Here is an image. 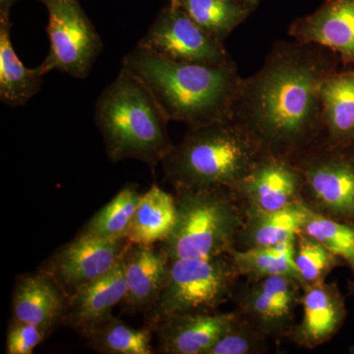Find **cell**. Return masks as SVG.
Returning <instances> with one entry per match:
<instances>
[{"label": "cell", "mask_w": 354, "mask_h": 354, "mask_svg": "<svg viewBox=\"0 0 354 354\" xmlns=\"http://www.w3.org/2000/svg\"><path fill=\"white\" fill-rule=\"evenodd\" d=\"M321 48L279 46L257 74L241 81L230 120L266 153L291 160L323 141L321 88L335 67Z\"/></svg>", "instance_id": "1"}, {"label": "cell", "mask_w": 354, "mask_h": 354, "mask_svg": "<svg viewBox=\"0 0 354 354\" xmlns=\"http://www.w3.org/2000/svg\"><path fill=\"white\" fill-rule=\"evenodd\" d=\"M122 67L145 84L169 120L195 128L232 118L241 83L232 62H174L136 46L123 57Z\"/></svg>", "instance_id": "2"}, {"label": "cell", "mask_w": 354, "mask_h": 354, "mask_svg": "<svg viewBox=\"0 0 354 354\" xmlns=\"http://www.w3.org/2000/svg\"><path fill=\"white\" fill-rule=\"evenodd\" d=\"M95 120L114 164L136 160L155 171L174 148L169 120L145 84L124 67L100 95Z\"/></svg>", "instance_id": "3"}, {"label": "cell", "mask_w": 354, "mask_h": 354, "mask_svg": "<svg viewBox=\"0 0 354 354\" xmlns=\"http://www.w3.org/2000/svg\"><path fill=\"white\" fill-rule=\"evenodd\" d=\"M265 153L241 124L227 120L189 128L162 165L172 187L232 190Z\"/></svg>", "instance_id": "4"}, {"label": "cell", "mask_w": 354, "mask_h": 354, "mask_svg": "<svg viewBox=\"0 0 354 354\" xmlns=\"http://www.w3.org/2000/svg\"><path fill=\"white\" fill-rule=\"evenodd\" d=\"M174 188L176 227L158 244L169 261L214 257L236 247L245 215L227 188Z\"/></svg>", "instance_id": "5"}, {"label": "cell", "mask_w": 354, "mask_h": 354, "mask_svg": "<svg viewBox=\"0 0 354 354\" xmlns=\"http://www.w3.org/2000/svg\"><path fill=\"white\" fill-rule=\"evenodd\" d=\"M239 274L230 254L169 261L157 305L145 316L152 328L162 317L177 313H211L234 298Z\"/></svg>", "instance_id": "6"}, {"label": "cell", "mask_w": 354, "mask_h": 354, "mask_svg": "<svg viewBox=\"0 0 354 354\" xmlns=\"http://www.w3.org/2000/svg\"><path fill=\"white\" fill-rule=\"evenodd\" d=\"M291 160L301 174L304 204L321 215L354 223V146L322 141Z\"/></svg>", "instance_id": "7"}, {"label": "cell", "mask_w": 354, "mask_h": 354, "mask_svg": "<svg viewBox=\"0 0 354 354\" xmlns=\"http://www.w3.org/2000/svg\"><path fill=\"white\" fill-rule=\"evenodd\" d=\"M48 9L50 53L39 65L44 75L59 70L87 78L102 50V41L79 0H39Z\"/></svg>", "instance_id": "8"}, {"label": "cell", "mask_w": 354, "mask_h": 354, "mask_svg": "<svg viewBox=\"0 0 354 354\" xmlns=\"http://www.w3.org/2000/svg\"><path fill=\"white\" fill-rule=\"evenodd\" d=\"M137 46L174 62L209 65L230 62L221 39L200 27L176 0L158 13Z\"/></svg>", "instance_id": "9"}, {"label": "cell", "mask_w": 354, "mask_h": 354, "mask_svg": "<svg viewBox=\"0 0 354 354\" xmlns=\"http://www.w3.org/2000/svg\"><path fill=\"white\" fill-rule=\"evenodd\" d=\"M302 286L297 278L278 274L247 283L235 290V311L253 324L270 339L279 344L288 337L295 325V314L300 306Z\"/></svg>", "instance_id": "10"}, {"label": "cell", "mask_w": 354, "mask_h": 354, "mask_svg": "<svg viewBox=\"0 0 354 354\" xmlns=\"http://www.w3.org/2000/svg\"><path fill=\"white\" fill-rule=\"evenodd\" d=\"M131 244L128 239L108 241L79 232L39 269L50 274L70 295L113 270Z\"/></svg>", "instance_id": "11"}, {"label": "cell", "mask_w": 354, "mask_h": 354, "mask_svg": "<svg viewBox=\"0 0 354 354\" xmlns=\"http://www.w3.org/2000/svg\"><path fill=\"white\" fill-rule=\"evenodd\" d=\"M302 189L301 174L292 160L265 153L230 191L245 215L304 202Z\"/></svg>", "instance_id": "12"}, {"label": "cell", "mask_w": 354, "mask_h": 354, "mask_svg": "<svg viewBox=\"0 0 354 354\" xmlns=\"http://www.w3.org/2000/svg\"><path fill=\"white\" fill-rule=\"evenodd\" d=\"M302 318L288 339L302 348L313 349L330 342L346 319V300L335 283L302 286Z\"/></svg>", "instance_id": "13"}, {"label": "cell", "mask_w": 354, "mask_h": 354, "mask_svg": "<svg viewBox=\"0 0 354 354\" xmlns=\"http://www.w3.org/2000/svg\"><path fill=\"white\" fill-rule=\"evenodd\" d=\"M235 311L177 313L162 317L153 326L158 351L162 354H207L223 337Z\"/></svg>", "instance_id": "14"}, {"label": "cell", "mask_w": 354, "mask_h": 354, "mask_svg": "<svg viewBox=\"0 0 354 354\" xmlns=\"http://www.w3.org/2000/svg\"><path fill=\"white\" fill-rule=\"evenodd\" d=\"M125 293L127 283L122 258L108 274L81 286L69 295L62 326L83 337L113 315L114 307L122 304Z\"/></svg>", "instance_id": "15"}, {"label": "cell", "mask_w": 354, "mask_h": 354, "mask_svg": "<svg viewBox=\"0 0 354 354\" xmlns=\"http://www.w3.org/2000/svg\"><path fill=\"white\" fill-rule=\"evenodd\" d=\"M127 293L123 311L148 315L155 308L164 288L169 259L158 245L131 244L124 257Z\"/></svg>", "instance_id": "16"}, {"label": "cell", "mask_w": 354, "mask_h": 354, "mask_svg": "<svg viewBox=\"0 0 354 354\" xmlns=\"http://www.w3.org/2000/svg\"><path fill=\"white\" fill-rule=\"evenodd\" d=\"M299 43L317 44L339 53L354 66V0H328L315 13L292 26Z\"/></svg>", "instance_id": "17"}, {"label": "cell", "mask_w": 354, "mask_h": 354, "mask_svg": "<svg viewBox=\"0 0 354 354\" xmlns=\"http://www.w3.org/2000/svg\"><path fill=\"white\" fill-rule=\"evenodd\" d=\"M68 298L64 288L43 270L22 274L14 288L11 318L53 332L62 325Z\"/></svg>", "instance_id": "18"}, {"label": "cell", "mask_w": 354, "mask_h": 354, "mask_svg": "<svg viewBox=\"0 0 354 354\" xmlns=\"http://www.w3.org/2000/svg\"><path fill=\"white\" fill-rule=\"evenodd\" d=\"M324 140L332 147L354 146V66L333 72L321 88Z\"/></svg>", "instance_id": "19"}, {"label": "cell", "mask_w": 354, "mask_h": 354, "mask_svg": "<svg viewBox=\"0 0 354 354\" xmlns=\"http://www.w3.org/2000/svg\"><path fill=\"white\" fill-rule=\"evenodd\" d=\"M310 209L304 202L272 212L245 214L235 248L276 246L293 241L302 232Z\"/></svg>", "instance_id": "20"}, {"label": "cell", "mask_w": 354, "mask_h": 354, "mask_svg": "<svg viewBox=\"0 0 354 354\" xmlns=\"http://www.w3.org/2000/svg\"><path fill=\"white\" fill-rule=\"evenodd\" d=\"M10 18H0V100L6 106H25L41 91L44 72L41 66L28 68L16 55L11 41Z\"/></svg>", "instance_id": "21"}, {"label": "cell", "mask_w": 354, "mask_h": 354, "mask_svg": "<svg viewBox=\"0 0 354 354\" xmlns=\"http://www.w3.org/2000/svg\"><path fill=\"white\" fill-rule=\"evenodd\" d=\"M176 220L174 194L153 184L142 194L127 239L138 245H158L171 235Z\"/></svg>", "instance_id": "22"}, {"label": "cell", "mask_w": 354, "mask_h": 354, "mask_svg": "<svg viewBox=\"0 0 354 354\" xmlns=\"http://www.w3.org/2000/svg\"><path fill=\"white\" fill-rule=\"evenodd\" d=\"M295 241L293 239L279 245L259 248L234 247L228 254L239 278L245 279L247 283H256L278 274H288L298 279L295 262Z\"/></svg>", "instance_id": "23"}, {"label": "cell", "mask_w": 354, "mask_h": 354, "mask_svg": "<svg viewBox=\"0 0 354 354\" xmlns=\"http://www.w3.org/2000/svg\"><path fill=\"white\" fill-rule=\"evenodd\" d=\"M153 330L149 326L134 329L111 316L83 335L91 348L104 354H153Z\"/></svg>", "instance_id": "24"}, {"label": "cell", "mask_w": 354, "mask_h": 354, "mask_svg": "<svg viewBox=\"0 0 354 354\" xmlns=\"http://www.w3.org/2000/svg\"><path fill=\"white\" fill-rule=\"evenodd\" d=\"M142 193L138 184L128 183L90 218L80 234L116 241L127 239Z\"/></svg>", "instance_id": "25"}, {"label": "cell", "mask_w": 354, "mask_h": 354, "mask_svg": "<svg viewBox=\"0 0 354 354\" xmlns=\"http://www.w3.org/2000/svg\"><path fill=\"white\" fill-rule=\"evenodd\" d=\"M205 31L223 39L245 19L246 11L232 0H176Z\"/></svg>", "instance_id": "26"}, {"label": "cell", "mask_w": 354, "mask_h": 354, "mask_svg": "<svg viewBox=\"0 0 354 354\" xmlns=\"http://www.w3.org/2000/svg\"><path fill=\"white\" fill-rule=\"evenodd\" d=\"M295 262L302 286L324 283L333 270L346 263L322 243L302 232L295 237Z\"/></svg>", "instance_id": "27"}, {"label": "cell", "mask_w": 354, "mask_h": 354, "mask_svg": "<svg viewBox=\"0 0 354 354\" xmlns=\"http://www.w3.org/2000/svg\"><path fill=\"white\" fill-rule=\"evenodd\" d=\"M302 232L313 237L330 252L342 258L354 274V223L335 220L310 209Z\"/></svg>", "instance_id": "28"}, {"label": "cell", "mask_w": 354, "mask_h": 354, "mask_svg": "<svg viewBox=\"0 0 354 354\" xmlns=\"http://www.w3.org/2000/svg\"><path fill=\"white\" fill-rule=\"evenodd\" d=\"M269 341L264 333L235 311L230 327L207 354L265 353L269 349Z\"/></svg>", "instance_id": "29"}, {"label": "cell", "mask_w": 354, "mask_h": 354, "mask_svg": "<svg viewBox=\"0 0 354 354\" xmlns=\"http://www.w3.org/2000/svg\"><path fill=\"white\" fill-rule=\"evenodd\" d=\"M51 330L11 318L6 334V354H32Z\"/></svg>", "instance_id": "30"}, {"label": "cell", "mask_w": 354, "mask_h": 354, "mask_svg": "<svg viewBox=\"0 0 354 354\" xmlns=\"http://www.w3.org/2000/svg\"><path fill=\"white\" fill-rule=\"evenodd\" d=\"M20 0H0V18H10V10Z\"/></svg>", "instance_id": "31"}, {"label": "cell", "mask_w": 354, "mask_h": 354, "mask_svg": "<svg viewBox=\"0 0 354 354\" xmlns=\"http://www.w3.org/2000/svg\"><path fill=\"white\" fill-rule=\"evenodd\" d=\"M349 353L354 354V346L349 348Z\"/></svg>", "instance_id": "32"}, {"label": "cell", "mask_w": 354, "mask_h": 354, "mask_svg": "<svg viewBox=\"0 0 354 354\" xmlns=\"http://www.w3.org/2000/svg\"><path fill=\"white\" fill-rule=\"evenodd\" d=\"M353 277H354V274H353ZM351 288H353V293H354V279H353V286H351Z\"/></svg>", "instance_id": "33"}]
</instances>
